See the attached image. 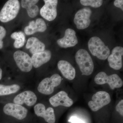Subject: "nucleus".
<instances>
[{
    "mask_svg": "<svg viewBox=\"0 0 123 123\" xmlns=\"http://www.w3.org/2000/svg\"><path fill=\"white\" fill-rule=\"evenodd\" d=\"M62 78L59 74H55L50 77L46 78L42 80L37 88L38 92L44 95H50L53 93L55 87L59 86Z\"/></svg>",
    "mask_w": 123,
    "mask_h": 123,
    "instance_id": "20e7f679",
    "label": "nucleus"
},
{
    "mask_svg": "<svg viewBox=\"0 0 123 123\" xmlns=\"http://www.w3.org/2000/svg\"><path fill=\"white\" fill-rule=\"evenodd\" d=\"M94 81L98 85H102L107 84L112 90L115 88H120L123 86V80L116 74L108 76L104 72L98 73L94 78Z\"/></svg>",
    "mask_w": 123,
    "mask_h": 123,
    "instance_id": "39448f33",
    "label": "nucleus"
},
{
    "mask_svg": "<svg viewBox=\"0 0 123 123\" xmlns=\"http://www.w3.org/2000/svg\"><path fill=\"white\" fill-rule=\"evenodd\" d=\"M123 55V48L120 46H117L112 49L111 53L108 57L109 65L111 68L116 70L121 69L123 66L122 56Z\"/></svg>",
    "mask_w": 123,
    "mask_h": 123,
    "instance_id": "f8f14e48",
    "label": "nucleus"
},
{
    "mask_svg": "<svg viewBox=\"0 0 123 123\" xmlns=\"http://www.w3.org/2000/svg\"><path fill=\"white\" fill-rule=\"evenodd\" d=\"M2 69L1 68H0V80L1 79L2 77Z\"/></svg>",
    "mask_w": 123,
    "mask_h": 123,
    "instance_id": "cd10ccee",
    "label": "nucleus"
},
{
    "mask_svg": "<svg viewBox=\"0 0 123 123\" xmlns=\"http://www.w3.org/2000/svg\"><path fill=\"white\" fill-rule=\"evenodd\" d=\"M88 48L93 55L101 60H106L110 53L109 48L98 37L91 38L88 43Z\"/></svg>",
    "mask_w": 123,
    "mask_h": 123,
    "instance_id": "f03ea898",
    "label": "nucleus"
},
{
    "mask_svg": "<svg viewBox=\"0 0 123 123\" xmlns=\"http://www.w3.org/2000/svg\"><path fill=\"white\" fill-rule=\"evenodd\" d=\"M11 37L15 40L14 47L16 48H20L24 46L25 42V36L22 31L15 32L11 35Z\"/></svg>",
    "mask_w": 123,
    "mask_h": 123,
    "instance_id": "4be33fe9",
    "label": "nucleus"
},
{
    "mask_svg": "<svg viewBox=\"0 0 123 123\" xmlns=\"http://www.w3.org/2000/svg\"><path fill=\"white\" fill-rule=\"evenodd\" d=\"M49 102L54 107L59 106L69 107L73 104V101L68 97L67 93L61 91L50 98Z\"/></svg>",
    "mask_w": 123,
    "mask_h": 123,
    "instance_id": "4468645a",
    "label": "nucleus"
},
{
    "mask_svg": "<svg viewBox=\"0 0 123 123\" xmlns=\"http://www.w3.org/2000/svg\"><path fill=\"white\" fill-rule=\"evenodd\" d=\"M20 8L18 0H9L5 4L0 12V21L6 23L13 20L17 17Z\"/></svg>",
    "mask_w": 123,
    "mask_h": 123,
    "instance_id": "7ed1b4c3",
    "label": "nucleus"
},
{
    "mask_svg": "<svg viewBox=\"0 0 123 123\" xmlns=\"http://www.w3.org/2000/svg\"><path fill=\"white\" fill-rule=\"evenodd\" d=\"M37 101L35 94L31 91H26L18 94L13 99L14 103L22 105L25 104L29 106L34 105Z\"/></svg>",
    "mask_w": 123,
    "mask_h": 123,
    "instance_id": "ddd939ff",
    "label": "nucleus"
},
{
    "mask_svg": "<svg viewBox=\"0 0 123 123\" xmlns=\"http://www.w3.org/2000/svg\"><path fill=\"white\" fill-rule=\"evenodd\" d=\"M26 47L27 49H29L30 52L33 55L44 51L45 45L37 38L31 37L27 40Z\"/></svg>",
    "mask_w": 123,
    "mask_h": 123,
    "instance_id": "6ab92c4d",
    "label": "nucleus"
},
{
    "mask_svg": "<svg viewBox=\"0 0 123 123\" xmlns=\"http://www.w3.org/2000/svg\"><path fill=\"white\" fill-rule=\"evenodd\" d=\"M51 57V53L49 50L35 53L31 57L33 66L35 68H39L49 61Z\"/></svg>",
    "mask_w": 123,
    "mask_h": 123,
    "instance_id": "f3484780",
    "label": "nucleus"
},
{
    "mask_svg": "<svg viewBox=\"0 0 123 123\" xmlns=\"http://www.w3.org/2000/svg\"><path fill=\"white\" fill-rule=\"evenodd\" d=\"M68 121L71 123H86L82 120L76 116L71 117L69 118Z\"/></svg>",
    "mask_w": 123,
    "mask_h": 123,
    "instance_id": "a878e982",
    "label": "nucleus"
},
{
    "mask_svg": "<svg viewBox=\"0 0 123 123\" xmlns=\"http://www.w3.org/2000/svg\"><path fill=\"white\" fill-rule=\"evenodd\" d=\"M6 34V31L5 29L1 26H0V49L3 47V42L2 39L5 37Z\"/></svg>",
    "mask_w": 123,
    "mask_h": 123,
    "instance_id": "b1692460",
    "label": "nucleus"
},
{
    "mask_svg": "<svg viewBox=\"0 0 123 123\" xmlns=\"http://www.w3.org/2000/svg\"><path fill=\"white\" fill-rule=\"evenodd\" d=\"M102 0H81V4L84 6H90L93 8H98L102 5Z\"/></svg>",
    "mask_w": 123,
    "mask_h": 123,
    "instance_id": "5701e85b",
    "label": "nucleus"
},
{
    "mask_svg": "<svg viewBox=\"0 0 123 123\" xmlns=\"http://www.w3.org/2000/svg\"><path fill=\"white\" fill-rule=\"evenodd\" d=\"M92 99L88 103V106L93 111H98L111 102L110 95L104 91L97 92L92 96Z\"/></svg>",
    "mask_w": 123,
    "mask_h": 123,
    "instance_id": "423d86ee",
    "label": "nucleus"
},
{
    "mask_svg": "<svg viewBox=\"0 0 123 123\" xmlns=\"http://www.w3.org/2000/svg\"><path fill=\"white\" fill-rule=\"evenodd\" d=\"M57 43L59 46L63 48L74 47L78 43L75 31L71 29H66L63 37L58 39Z\"/></svg>",
    "mask_w": 123,
    "mask_h": 123,
    "instance_id": "2eb2a0df",
    "label": "nucleus"
},
{
    "mask_svg": "<svg viewBox=\"0 0 123 123\" xmlns=\"http://www.w3.org/2000/svg\"><path fill=\"white\" fill-rule=\"evenodd\" d=\"M114 5L115 7L119 8L123 11V0H116L114 2Z\"/></svg>",
    "mask_w": 123,
    "mask_h": 123,
    "instance_id": "bb28decb",
    "label": "nucleus"
},
{
    "mask_svg": "<svg viewBox=\"0 0 123 123\" xmlns=\"http://www.w3.org/2000/svg\"><path fill=\"white\" fill-rule=\"evenodd\" d=\"M3 110L5 114L19 120H22L25 118L28 113V110L25 107L21 105L11 103L6 104Z\"/></svg>",
    "mask_w": 123,
    "mask_h": 123,
    "instance_id": "1a4fd4ad",
    "label": "nucleus"
},
{
    "mask_svg": "<svg viewBox=\"0 0 123 123\" xmlns=\"http://www.w3.org/2000/svg\"><path fill=\"white\" fill-rule=\"evenodd\" d=\"M57 67L63 76L66 79L72 80L76 76V70L68 62L61 60L57 63Z\"/></svg>",
    "mask_w": 123,
    "mask_h": 123,
    "instance_id": "a211bd4d",
    "label": "nucleus"
},
{
    "mask_svg": "<svg viewBox=\"0 0 123 123\" xmlns=\"http://www.w3.org/2000/svg\"><path fill=\"white\" fill-rule=\"evenodd\" d=\"M116 111L118 112L121 116H123V100L122 99L119 102L116 107Z\"/></svg>",
    "mask_w": 123,
    "mask_h": 123,
    "instance_id": "393cba45",
    "label": "nucleus"
},
{
    "mask_svg": "<svg viewBox=\"0 0 123 123\" xmlns=\"http://www.w3.org/2000/svg\"><path fill=\"white\" fill-rule=\"evenodd\" d=\"M35 113L37 116L42 117L48 123H55L56 121L54 109L49 107L46 109L44 104H37L34 107Z\"/></svg>",
    "mask_w": 123,
    "mask_h": 123,
    "instance_id": "9b49d317",
    "label": "nucleus"
},
{
    "mask_svg": "<svg viewBox=\"0 0 123 123\" xmlns=\"http://www.w3.org/2000/svg\"><path fill=\"white\" fill-rule=\"evenodd\" d=\"M20 86L17 84H13L10 85L0 84V96L15 93L20 90Z\"/></svg>",
    "mask_w": 123,
    "mask_h": 123,
    "instance_id": "412c9836",
    "label": "nucleus"
},
{
    "mask_svg": "<svg viewBox=\"0 0 123 123\" xmlns=\"http://www.w3.org/2000/svg\"><path fill=\"white\" fill-rule=\"evenodd\" d=\"M44 5L40 9V14L43 18L51 21L55 20L57 15V0H44Z\"/></svg>",
    "mask_w": 123,
    "mask_h": 123,
    "instance_id": "9d476101",
    "label": "nucleus"
},
{
    "mask_svg": "<svg viewBox=\"0 0 123 123\" xmlns=\"http://www.w3.org/2000/svg\"><path fill=\"white\" fill-rule=\"evenodd\" d=\"M92 13L91 9L88 7L79 10L77 12L74 20L77 29L84 30L89 26L91 22L90 18Z\"/></svg>",
    "mask_w": 123,
    "mask_h": 123,
    "instance_id": "0eeeda50",
    "label": "nucleus"
},
{
    "mask_svg": "<svg viewBox=\"0 0 123 123\" xmlns=\"http://www.w3.org/2000/svg\"><path fill=\"white\" fill-rule=\"evenodd\" d=\"M13 57L18 68L22 72H29L33 68L31 58L27 53L22 51H16Z\"/></svg>",
    "mask_w": 123,
    "mask_h": 123,
    "instance_id": "6e6552de",
    "label": "nucleus"
},
{
    "mask_svg": "<svg viewBox=\"0 0 123 123\" xmlns=\"http://www.w3.org/2000/svg\"><path fill=\"white\" fill-rule=\"evenodd\" d=\"M47 29V25L44 20L42 18H38L35 21L30 22L29 25L24 29V32L27 35H31L36 32H43Z\"/></svg>",
    "mask_w": 123,
    "mask_h": 123,
    "instance_id": "dca6fc26",
    "label": "nucleus"
},
{
    "mask_svg": "<svg viewBox=\"0 0 123 123\" xmlns=\"http://www.w3.org/2000/svg\"><path fill=\"white\" fill-rule=\"evenodd\" d=\"M38 0H22L21 1L22 7L26 10L27 14L30 17L34 18L38 14L39 9L36 4Z\"/></svg>",
    "mask_w": 123,
    "mask_h": 123,
    "instance_id": "aec40b11",
    "label": "nucleus"
},
{
    "mask_svg": "<svg viewBox=\"0 0 123 123\" xmlns=\"http://www.w3.org/2000/svg\"><path fill=\"white\" fill-rule=\"evenodd\" d=\"M75 60L82 75L89 76L93 71L94 65L92 57L87 51L80 49L76 53Z\"/></svg>",
    "mask_w": 123,
    "mask_h": 123,
    "instance_id": "f257e3e1",
    "label": "nucleus"
}]
</instances>
